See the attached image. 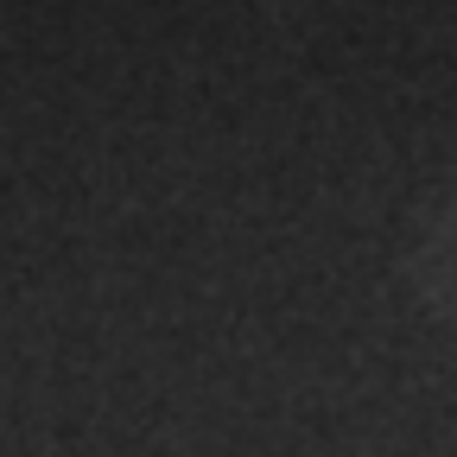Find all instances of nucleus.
Segmentation results:
<instances>
[{
  "label": "nucleus",
  "mask_w": 457,
  "mask_h": 457,
  "mask_svg": "<svg viewBox=\"0 0 457 457\" xmlns=\"http://www.w3.org/2000/svg\"><path fill=\"white\" fill-rule=\"evenodd\" d=\"M413 293L438 318L457 324V191H451V204L438 210V222L426 228V242L413 254Z\"/></svg>",
  "instance_id": "obj_1"
}]
</instances>
